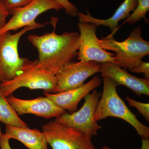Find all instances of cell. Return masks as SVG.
I'll use <instances>...</instances> for the list:
<instances>
[{"label": "cell", "instance_id": "cell-24", "mask_svg": "<svg viewBox=\"0 0 149 149\" xmlns=\"http://www.w3.org/2000/svg\"><path fill=\"white\" fill-rule=\"evenodd\" d=\"M141 149H149V139H142Z\"/></svg>", "mask_w": 149, "mask_h": 149}, {"label": "cell", "instance_id": "cell-10", "mask_svg": "<svg viewBox=\"0 0 149 149\" xmlns=\"http://www.w3.org/2000/svg\"><path fill=\"white\" fill-rule=\"evenodd\" d=\"M77 25L80 31L78 60L94 61L100 63L109 61L115 62V54L107 52L102 47L100 40L96 35L97 27L95 24L79 22Z\"/></svg>", "mask_w": 149, "mask_h": 149}, {"label": "cell", "instance_id": "cell-19", "mask_svg": "<svg viewBox=\"0 0 149 149\" xmlns=\"http://www.w3.org/2000/svg\"><path fill=\"white\" fill-rule=\"evenodd\" d=\"M63 7L67 14L70 16H77L78 9L75 5L68 0H54Z\"/></svg>", "mask_w": 149, "mask_h": 149}, {"label": "cell", "instance_id": "cell-25", "mask_svg": "<svg viewBox=\"0 0 149 149\" xmlns=\"http://www.w3.org/2000/svg\"><path fill=\"white\" fill-rule=\"evenodd\" d=\"M101 149H111L110 148H109V147L107 146H103L102 147V148Z\"/></svg>", "mask_w": 149, "mask_h": 149}, {"label": "cell", "instance_id": "cell-11", "mask_svg": "<svg viewBox=\"0 0 149 149\" xmlns=\"http://www.w3.org/2000/svg\"><path fill=\"white\" fill-rule=\"evenodd\" d=\"M6 98L18 115L32 114L49 119L58 117L66 112L46 97L23 100L17 98L11 94Z\"/></svg>", "mask_w": 149, "mask_h": 149}, {"label": "cell", "instance_id": "cell-7", "mask_svg": "<svg viewBox=\"0 0 149 149\" xmlns=\"http://www.w3.org/2000/svg\"><path fill=\"white\" fill-rule=\"evenodd\" d=\"M102 93L95 90L85 96L83 106L72 113H65L56 118V122L82 131L91 139L97 135L102 127L95 119V115Z\"/></svg>", "mask_w": 149, "mask_h": 149}, {"label": "cell", "instance_id": "cell-21", "mask_svg": "<svg viewBox=\"0 0 149 149\" xmlns=\"http://www.w3.org/2000/svg\"><path fill=\"white\" fill-rule=\"evenodd\" d=\"M129 70L134 73H141L143 74L145 78L149 79V62L142 61L138 66Z\"/></svg>", "mask_w": 149, "mask_h": 149}, {"label": "cell", "instance_id": "cell-12", "mask_svg": "<svg viewBox=\"0 0 149 149\" xmlns=\"http://www.w3.org/2000/svg\"><path fill=\"white\" fill-rule=\"evenodd\" d=\"M102 76H106L116 82L119 85L127 87L139 97L142 95L149 96V79L139 78L128 73L125 69L113 62L101 63Z\"/></svg>", "mask_w": 149, "mask_h": 149}, {"label": "cell", "instance_id": "cell-20", "mask_svg": "<svg viewBox=\"0 0 149 149\" xmlns=\"http://www.w3.org/2000/svg\"><path fill=\"white\" fill-rule=\"evenodd\" d=\"M32 0H2L4 5L8 11L13 9L24 7Z\"/></svg>", "mask_w": 149, "mask_h": 149}, {"label": "cell", "instance_id": "cell-17", "mask_svg": "<svg viewBox=\"0 0 149 149\" xmlns=\"http://www.w3.org/2000/svg\"><path fill=\"white\" fill-rule=\"evenodd\" d=\"M137 1L138 5L135 10L126 19L121 26L126 23L130 24H135L143 18L146 19V14L149 10V0H137Z\"/></svg>", "mask_w": 149, "mask_h": 149}, {"label": "cell", "instance_id": "cell-15", "mask_svg": "<svg viewBox=\"0 0 149 149\" xmlns=\"http://www.w3.org/2000/svg\"><path fill=\"white\" fill-rule=\"evenodd\" d=\"M6 138L17 140L29 149H48V143L42 131L28 127L6 125Z\"/></svg>", "mask_w": 149, "mask_h": 149}, {"label": "cell", "instance_id": "cell-22", "mask_svg": "<svg viewBox=\"0 0 149 149\" xmlns=\"http://www.w3.org/2000/svg\"><path fill=\"white\" fill-rule=\"evenodd\" d=\"M9 11L4 5L2 0H0V29L6 23V19L9 15Z\"/></svg>", "mask_w": 149, "mask_h": 149}, {"label": "cell", "instance_id": "cell-13", "mask_svg": "<svg viewBox=\"0 0 149 149\" xmlns=\"http://www.w3.org/2000/svg\"><path fill=\"white\" fill-rule=\"evenodd\" d=\"M102 83L101 78L96 75L88 83L76 89L60 93H44V94L61 108L72 113L77 111L80 101L91 91L100 86Z\"/></svg>", "mask_w": 149, "mask_h": 149}, {"label": "cell", "instance_id": "cell-26", "mask_svg": "<svg viewBox=\"0 0 149 149\" xmlns=\"http://www.w3.org/2000/svg\"><path fill=\"white\" fill-rule=\"evenodd\" d=\"M1 128H0V134H1ZM0 149H1V146H0Z\"/></svg>", "mask_w": 149, "mask_h": 149}, {"label": "cell", "instance_id": "cell-4", "mask_svg": "<svg viewBox=\"0 0 149 149\" xmlns=\"http://www.w3.org/2000/svg\"><path fill=\"white\" fill-rule=\"evenodd\" d=\"M47 24L39 23L26 26L15 34L7 32L0 35V83L13 80L30 61L28 58L20 57L19 54V42L22 35Z\"/></svg>", "mask_w": 149, "mask_h": 149}, {"label": "cell", "instance_id": "cell-9", "mask_svg": "<svg viewBox=\"0 0 149 149\" xmlns=\"http://www.w3.org/2000/svg\"><path fill=\"white\" fill-rule=\"evenodd\" d=\"M62 9H63V7L54 0H32L27 5L9 11L12 16L0 29V35L22 27L37 25L39 23H37L35 19L40 15L50 10L59 11Z\"/></svg>", "mask_w": 149, "mask_h": 149}, {"label": "cell", "instance_id": "cell-8", "mask_svg": "<svg viewBox=\"0 0 149 149\" xmlns=\"http://www.w3.org/2000/svg\"><path fill=\"white\" fill-rule=\"evenodd\" d=\"M101 64L94 61L70 62L56 74L57 86L53 93L79 88L89 77L100 72Z\"/></svg>", "mask_w": 149, "mask_h": 149}, {"label": "cell", "instance_id": "cell-14", "mask_svg": "<svg viewBox=\"0 0 149 149\" xmlns=\"http://www.w3.org/2000/svg\"><path fill=\"white\" fill-rule=\"evenodd\" d=\"M138 5L137 0H125L116 11L113 15L110 18L105 19H99L91 16L87 11V14L78 12L77 16L80 22L93 23L97 27L103 25L109 27L112 33L107 38L113 37L116 32L118 22L122 19L128 18L130 13L134 11Z\"/></svg>", "mask_w": 149, "mask_h": 149}, {"label": "cell", "instance_id": "cell-2", "mask_svg": "<svg viewBox=\"0 0 149 149\" xmlns=\"http://www.w3.org/2000/svg\"><path fill=\"white\" fill-rule=\"evenodd\" d=\"M103 90L95 115L97 122L108 117L125 120L136 129L142 139H149V127L139 121L118 95L116 88L119 85L114 80L102 76Z\"/></svg>", "mask_w": 149, "mask_h": 149}, {"label": "cell", "instance_id": "cell-3", "mask_svg": "<svg viewBox=\"0 0 149 149\" xmlns=\"http://www.w3.org/2000/svg\"><path fill=\"white\" fill-rule=\"evenodd\" d=\"M102 47L104 50L113 51L115 63L125 69L136 67L142 59L149 54V42L143 39L141 27H137L130 32L124 41L118 42L113 37L100 40Z\"/></svg>", "mask_w": 149, "mask_h": 149}, {"label": "cell", "instance_id": "cell-16", "mask_svg": "<svg viewBox=\"0 0 149 149\" xmlns=\"http://www.w3.org/2000/svg\"><path fill=\"white\" fill-rule=\"evenodd\" d=\"M0 121L6 125L28 127L12 107L0 89Z\"/></svg>", "mask_w": 149, "mask_h": 149}, {"label": "cell", "instance_id": "cell-1", "mask_svg": "<svg viewBox=\"0 0 149 149\" xmlns=\"http://www.w3.org/2000/svg\"><path fill=\"white\" fill-rule=\"evenodd\" d=\"M52 18V32L41 36L29 35L27 40L37 48L39 53L38 59L35 61V65L56 75L77 56L80 34L64 32L57 35L55 29L58 19Z\"/></svg>", "mask_w": 149, "mask_h": 149}, {"label": "cell", "instance_id": "cell-6", "mask_svg": "<svg viewBox=\"0 0 149 149\" xmlns=\"http://www.w3.org/2000/svg\"><path fill=\"white\" fill-rule=\"evenodd\" d=\"M48 144L52 149H97L82 131L51 120L42 126Z\"/></svg>", "mask_w": 149, "mask_h": 149}, {"label": "cell", "instance_id": "cell-23", "mask_svg": "<svg viewBox=\"0 0 149 149\" xmlns=\"http://www.w3.org/2000/svg\"><path fill=\"white\" fill-rule=\"evenodd\" d=\"M10 139L6 138L3 134H0V146L1 149H12L10 146Z\"/></svg>", "mask_w": 149, "mask_h": 149}, {"label": "cell", "instance_id": "cell-18", "mask_svg": "<svg viewBox=\"0 0 149 149\" xmlns=\"http://www.w3.org/2000/svg\"><path fill=\"white\" fill-rule=\"evenodd\" d=\"M126 100L130 107L136 108L146 121H149V104L137 101L133 99L126 97Z\"/></svg>", "mask_w": 149, "mask_h": 149}, {"label": "cell", "instance_id": "cell-5", "mask_svg": "<svg viewBox=\"0 0 149 149\" xmlns=\"http://www.w3.org/2000/svg\"><path fill=\"white\" fill-rule=\"evenodd\" d=\"M57 86L56 75L48 70L37 67L35 61L30 62L13 80L0 83V89L6 97L19 88L42 90L44 93L53 92Z\"/></svg>", "mask_w": 149, "mask_h": 149}]
</instances>
